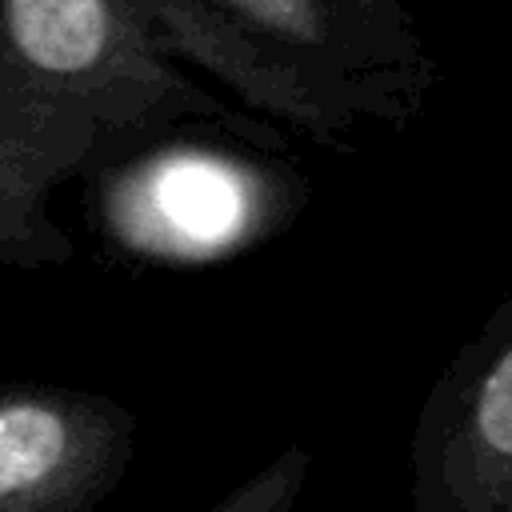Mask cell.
Returning <instances> with one entry per match:
<instances>
[{"label":"cell","instance_id":"cell-1","mask_svg":"<svg viewBox=\"0 0 512 512\" xmlns=\"http://www.w3.org/2000/svg\"><path fill=\"white\" fill-rule=\"evenodd\" d=\"M136 72L120 0H0V264L68 256L48 200L128 108Z\"/></svg>","mask_w":512,"mask_h":512},{"label":"cell","instance_id":"cell-2","mask_svg":"<svg viewBox=\"0 0 512 512\" xmlns=\"http://www.w3.org/2000/svg\"><path fill=\"white\" fill-rule=\"evenodd\" d=\"M132 432L108 396L0 384V512H96L132 464Z\"/></svg>","mask_w":512,"mask_h":512},{"label":"cell","instance_id":"cell-3","mask_svg":"<svg viewBox=\"0 0 512 512\" xmlns=\"http://www.w3.org/2000/svg\"><path fill=\"white\" fill-rule=\"evenodd\" d=\"M152 204L156 216L196 248L224 244L244 220V192L236 176L200 156L164 164L152 180Z\"/></svg>","mask_w":512,"mask_h":512},{"label":"cell","instance_id":"cell-4","mask_svg":"<svg viewBox=\"0 0 512 512\" xmlns=\"http://www.w3.org/2000/svg\"><path fill=\"white\" fill-rule=\"evenodd\" d=\"M308 460L300 452H284L276 464L256 472L252 480L236 484L228 496H220L208 512H292L304 488Z\"/></svg>","mask_w":512,"mask_h":512}]
</instances>
